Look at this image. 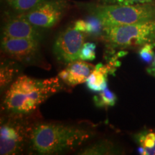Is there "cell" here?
<instances>
[{"mask_svg":"<svg viewBox=\"0 0 155 155\" xmlns=\"http://www.w3.org/2000/svg\"><path fill=\"white\" fill-rule=\"evenodd\" d=\"M61 88L59 77L43 80L21 75L7 90L4 106L10 114L31 113Z\"/></svg>","mask_w":155,"mask_h":155,"instance_id":"cell-1","label":"cell"},{"mask_svg":"<svg viewBox=\"0 0 155 155\" xmlns=\"http://www.w3.org/2000/svg\"><path fill=\"white\" fill-rule=\"evenodd\" d=\"M90 131L74 126L40 123L30 133L31 147L38 154H58L73 150L91 137Z\"/></svg>","mask_w":155,"mask_h":155,"instance_id":"cell-2","label":"cell"},{"mask_svg":"<svg viewBox=\"0 0 155 155\" xmlns=\"http://www.w3.org/2000/svg\"><path fill=\"white\" fill-rule=\"evenodd\" d=\"M91 15L101 21L104 27L131 25L155 20V2L133 5H87Z\"/></svg>","mask_w":155,"mask_h":155,"instance_id":"cell-3","label":"cell"},{"mask_svg":"<svg viewBox=\"0 0 155 155\" xmlns=\"http://www.w3.org/2000/svg\"><path fill=\"white\" fill-rule=\"evenodd\" d=\"M101 38L111 48L141 47L155 45V20L119 26L104 27Z\"/></svg>","mask_w":155,"mask_h":155,"instance_id":"cell-4","label":"cell"},{"mask_svg":"<svg viewBox=\"0 0 155 155\" xmlns=\"http://www.w3.org/2000/svg\"><path fill=\"white\" fill-rule=\"evenodd\" d=\"M68 8V0H48L22 15L37 28L49 29L61 20Z\"/></svg>","mask_w":155,"mask_h":155,"instance_id":"cell-5","label":"cell"},{"mask_svg":"<svg viewBox=\"0 0 155 155\" xmlns=\"http://www.w3.org/2000/svg\"><path fill=\"white\" fill-rule=\"evenodd\" d=\"M85 35L69 26L62 31L56 38L53 45V53L58 61L63 63H70L80 60V54L85 43Z\"/></svg>","mask_w":155,"mask_h":155,"instance_id":"cell-6","label":"cell"},{"mask_svg":"<svg viewBox=\"0 0 155 155\" xmlns=\"http://www.w3.org/2000/svg\"><path fill=\"white\" fill-rule=\"evenodd\" d=\"M25 137L23 128L17 123L8 121L2 124L0 129V154L12 155L22 152Z\"/></svg>","mask_w":155,"mask_h":155,"instance_id":"cell-7","label":"cell"},{"mask_svg":"<svg viewBox=\"0 0 155 155\" xmlns=\"http://www.w3.org/2000/svg\"><path fill=\"white\" fill-rule=\"evenodd\" d=\"M1 48L6 55L18 61H27L38 53L39 41L27 38H2Z\"/></svg>","mask_w":155,"mask_h":155,"instance_id":"cell-8","label":"cell"},{"mask_svg":"<svg viewBox=\"0 0 155 155\" xmlns=\"http://www.w3.org/2000/svg\"><path fill=\"white\" fill-rule=\"evenodd\" d=\"M40 29L31 24L22 13H17L15 16L9 17L4 25L2 36L40 41L42 38Z\"/></svg>","mask_w":155,"mask_h":155,"instance_id":"cell-9","label":"cell"},{"mask_svg":"<svg viewBox=\"0 0 155 155\" xmlns=\"http://www.w3.org/2000/svg\"><path fill=\"white\" fill-rule=\"evenodd\" d=\"M95 68L96 66L92 64L78 60L68 64V66L60 72L58 77L68 86H75L86 83Z\"/></svg>","mask_w":155,"mask_h":155,"instance_id":"cell-10","label":"cell"},{"mask_svg":"<svg viewBox=\"0 0 155 155\" xmlns=\"http://www.w3.org/2000/svg\"><path fill=\"white\" fill-rule=\"evenodd\" d=\"M108 67L98 64L86 80L88 89L94 92H101L107 88V74L110 72Z\"/></svg>","mask_w":155,"mask_h":155,"instance_id":"cell-11","label":"cell"},{"mask_svg":"<svg viewBox=\"0 0 155 155\" xmlns=\"http://www.w3.org/2000/svg\"><path fill=\"white\" fill-rule=\"evenodd\" d=\"M113 143L108 141H102L91 145L81 151L79 154H116Z\"/></svg>","mask_w":155,"mask_h":155,"instance_id":"cell-12","label":"cell"},{"mask_svg":"<svg viewBox=\"0 0 155 155\" xmlns=\"http://www.w3.org/2000/svg\"><path fill=\"white\" fill-rule=\"evenodd\" d=\"M94 101L96 106L98 107H108L115 105L117 97L114 92L106 88L99 92L98 95H96L94 97Z\"/></svg>","mask_w":155,"mask_h":155,"instance_id":"cell-13","label":"cell"},{"mask_svg":"<svg viewBox=\"0 0 155 155\" xmlns=\"http://www.w3.org/2000/svg\"><path fill=\"white\" fill-rule=\"evenodd\" d=\"M48 0H12L8 5L17 13L26 12Z\"/></svg>","mask_w":155,"mask_h":155,"instance_id":"cell-14","label":"cell"},{"mask_svg":"<svg viewBox=\"0 0 155 155\" xmlns=\"http://www.w3.org/2000/svg\"><path fill=\"white\" fill-rule=\"evenodd\" d=\"M85 20H86V32L85 34L96 37H101L104 25L99 19L91 15V16Z\"/></svg>","mask_w":155,"mask_h":155,"instance_id":"cell-15","label":"cell"},{"mask_svg":"<svg viewBox=\"0 0 155 155\" xmlns=\"http://www.w3.org/2000/svg\"><path fill=\"white\" fill-rule=\"evenodd\" d=\"M96 45L93 42H86L83 45L80 54V60L92 61L96 58Z\"/></svg>","mask_w":155,"mask_h":155,"instance_id":"cell-16","label":"cell"},{"mask_svg":"<svg viewBox=\"0 0 155 155\" xmlns=\"http://www.w3.org/2000/svg\"><path fill=\"white\" fill-rule=\"evenodd\" d=\"M154 2L155 0H98L97 4L102 5H133Z\"/></svg>","mask_w":155,"mask_h":155,"instance_id":"cell-17","label":"cell"},{"mask_svg":"<svg viewBox=\"0 0 155 155\" xmlns=\"http://www.w3.org/2000/svg\"><path fill=\"white\" fill-rule=\"evenodd\" d=\"M137 141L144 148H154L155 146V133L142 132L137 135ZM155 150V149H154Z\"/></svg>","mask_w":155,"mask_h":155,"instance_id":"cell-18","label":"cell"},{"mask_svg":"<svg viewBox=\"0 0 155 155\" xmlns=\"http://www.w3.org/2000/svg\"><path fill=\"white\" fill-rule=\"evenodd\" d=\"M154 47L155 45L152 43H147L141 47L139 52V55L141 59L145 63H150L154 58L155 55L154 50H153Z\"/></svg>","mask_w":155,"mask_h":155,"instance_id":"cell-19","label":"cell"},{"mask_svg":"<svg viewBox=\"0 0 155 155\" xmlns=\"http://www.w3.org/2000/svg\"><path fill=\"white\" fill-rule=\"evenodd\" d=\"M14 70L9 68H2L1 69V86H5L8 83L12 77Z\"/></svg>","mask_w":155,"mask_h":155,"instance_id":"cell-20","label":"cell"},{"mask_svg":"<svg viewBox=\"0 0 155 155\" xmlns=\"http://www.w3.org/2000/svg\"><path fill=\"white\" fill-rule=\"evenodd\" d=\"M147 71H148L149 73H150L151 75H154L155 77V68H149L148 69H147Z\"/></svg>","mask_w":155,"mask_h":155,"instance_id":"cell-21","label":"cell"},{"mask_svg":"<svg viewBox=\"0 0 155 155\" xmlns=\"http://www.w3.org/2000/svg\"><path fill=\"white\" fill-rule=\"evenodd\" d=\"M150 68H155V56L154 58V61H153L152 64V65H151Z\"/></svg>","mask_w":155,"mask_h":155,"instance_id":"cell-22","label":"cell"},{"mask_svg":"<svg viewBox=\"0 0 155 155\" xmlns=\"http://www.w3.org/2000/svg\"><path fill=\"white\" fill-rule=\"evenodd\" d=\"M5 1L6 2H7V4H8V3H9V2H10L11 1H12V0H5Z\"/></svg>","mask_w":155,"mask_h":155,"instance_id":"cell-23","label":"cell"}]
</instances>
